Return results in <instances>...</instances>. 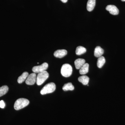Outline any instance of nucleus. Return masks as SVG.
Instances as JSON below:
<instances>
[{
	"mask_svg": "<svg viewBox=\"0 0 125 125\" xmlns=\"http://www.w3.org/2000/svg\"><path fill=\"white\" fill-rule=\"evenodd\" d=\"M29 104V101L27 99L19 98L16 101L14 105V108L15 110H20L27 106Z\"/></svg>",
	"mask_w": 125,
	"mask_h": 125,
	"instance_id": "1",
	"label": "nucleus"
},
{
	"mask_svg": "<svg viewBox=\"0 0 125 125\" xmlns=\"http://www.w3.org/2000/svg\"><path fill=\"white\" fill-rule=\"evenodd\" d=\"M55 89L56 85L54 83H48L41 90L40 94L43 95L46 94L51 93L54 92Z\"/></svg>",
	"mask_w": 125,
	"mask_h": 125,
	"instance_id": "2",
	"label": "nucleus"
},
{
	"mask_svg": "<svg viewBox=\"0 0 125 125\" xmlns=\"http://www.w3.org/2000/svg\"><path fill=\"white\" fill-rule=\"evenodd\" d=\"M72 72V68L69 64H65L62 65L61 69V73L65 77H69Z\"/></svg>",
	"mask_w": 125,
	"mask_h": 125,
	"instance_id": "3",
	"label": "nucleus"
},
{
	"mask_svg": "<svg viewBox=\"0 0 125 125\" xmlns=\"http://www.w3.org/2000/svg\"><path fill=\"white\" fill-rule=\"evenodd\" d=\"M49 76V73L46 71L38 73L36 79L37 84L38 85H42L48 79Z\"/></svg>",
	"mask_w": 125,
	"mask_h": 125,
	"instance_id": "4",
	"label": "nucleus"
},
{
	"mask_svg": "<svg viewBox=\"0 0 125 125\" xmlns=\"http://www.w3.org/2000/svg\"><path fill=\"white\" fill-rule=\"evenodd\" d=\"M48 66V64L47 62H44L40 65L37 66L33 67L32 71L35 73H39L46 71Z\"/></svg>",
	"mask_w": 125,
	"mask_h": 125,
	"instance_id": "5",
	"label": "nucleus"
},
{
	"mask_svg": "<svg viewBox=\"0 0 125 125\" xmlns=\"http://www.w3.org/2000/svg\"><path fill=\"white\" fill-rule=\"evenodd\" d=\"M37 75L35 73H32L30 74L25 81V83L28 85H33L36 82Z\"/></svg>",
	"mask_w": 125,
	"mask_h": 125,
	"instance_id": "6",
	"label": "nucleus"
},
{
	"mask_svg": "<svg viewBox=\"0 0 125 125\" xmlns=\"http://www.w3.org/2000/svg\"><path fill=\"white\" fill-rule=\"evenodd\" d=\"M106 9L109 11L110 14L113 15H117L119 13V10L114 5H108L106 7Z\"/></svg>",
	"mask_w": 125,
	"mask_h": 125,
	"instance_id": "7",
	"label": "nucleus"
},
{
	"mask_svg": "<svg viewBox=\"0 0 125 125\" xmlns=\"http://www.w3.org/2000/svg\"><path fill=\"white\" fill-rule=\"evenodd\" d=\"M67 52L65 49H59L54 52V56L57 58H62L66 55Z\"/></svg>",
	"mask_w": 125,
	"mask_h": 125,
	"instance_id": "8",
	"label": "nucleus"
},
{
	"mask_svg": "<svg viewBox=\"0 0 125 125\" xmlns=\"http://www.w3.org/2000/svg\"><path fill=\"white\" fill-rule=\"evenodd\" d=\"M85 60L83 59L79 58L74 61V64L76 69H80L81 67L85 63Z\"/></svg>",
	"mask_w": 125,
	"mask_h": 125,
	"instance_id": "9",
	"label": "nucleus"
},
{
	"mask_svg": "<svg viewBox=\"0 0 125 125\" xmlns=\"http://www.w3.org/2000/svg\"><path fill=\"white\" fill-rule=\"evenodd\" d=\"M96 0H88L87 2V10L89 11H92L96 5Z\"/></svg>",
	"mask_w": 125,
	"mask_h": 125,
	"instance_id": "10",
	"label": "nucleus"
},
{
	"mask_svg": "<svg viewBox=\"0 0 125 125\" xmlns=\"http://www.w3.org/2000/svg\"><path fill=\"white\" fill-rule=\"evenodd\" d=\"M104 52L103 49L100 46L96 47L94 49V56L96 57L102 56Z\"/></svg>",
	"mask_w": 125,
	"mask_h": 125,
	"instance_id": "11",
	"label": "nucleus"
},
{
	"mask_svg": "<svg viewBox=\"0 0 125 125\" xmlns=\"http://www.w3.org/2000/svg\"><path fill=\"white\" fill-rule=\"evenodd\" d=\"M89 64L87 63H85L80 69V73L81 75H85L89 71Z\"/></svg>",
	"mask_w": 125,
	"mask_h": 125,
	"instance_id": "12",
	"label": "nucleus"
},
{
	"mask_svg": "<svg viewBox=\"0 0 125 125\" xmlns=\"http://www.w3.org/2000/svg\"><path fill=\"white\" fill-rule=\"evenodd\" d=\"M78 81L82 83L84 85H87L88 84L89 82V78L86 75H83L80 76L78 78Z\"/></svg>",
	"mask_w": 125,
	"mask_h": 125,
	"instance_id": "13",
	"label": "nucleus"
},
{
	"mask_svg": "<svg viewBox=\"0 0 125 125\" xmlns=\"http://www.w3.org/2000/svg\"><path fill=\"white\" fill-rule=\"evenodd\" d=\"M29 75L28 72H23L22 74L18 78V83H23L24 81L27 79V77H28Z\"/></svg>",
	"mask_w": 125,
	"mask_h": 125,
	"instance_id": "14",
	"label": "nucleus"
},
{
	"mask_svg": "<svg viewBox=\"0 0 125 125\" xmlns=\"http://www.w3.org/2000/svg\"><path fill=\"white\" fill-rule=\"evenodd\" d=\"M86 51H87V50L86 48L84 47H83L79 46L76 48L75 53L78 55H80L85 53Z\"/></svg>",
	"mask_w": 125,
	"mask_h": 125,
	"instance_id": "15",
	"label": "nucleus"
},
{
	"mask_svg": "<svg viewBox=\"0 0 125 125\" xmlns=\"http://www.w3.org/2000/svg\"><path fill=\"white\" fill-rule=\"evenodd\" d=\"M105 62L106 60L104 57L102 56L99 57L97 62V67L99 68H102L105 64Z\"/></svg>",
	"mask_w": 125,
	"mask_h": 125,
	"instance_id": "16",
	"label": "nucleus"
},
{
	"mask_svg": "<svg viewBox=\"0 0 125 125\" xmlns=\"http://www.w3.org/2000/svg\"><path fill=\"white\" fill-rule=\"evenodd\" d=\"M74 89L73 85L71 83H68L65 84L62 87V90L64 91L68 90H73Z\"/></svg>",
	"mask_w": 125,
	"mask_h": 125,
	"instance_id": "17",
	"label": "nucleus"
},
{
	"mask_svg": "<svg viewBox=\"0 0 125 125\" xmlns=\"http://www.w3.org/2000/svg\"><path fill=\"white\" fill-rule=\"evenodd\" d=\"M9 87L7 85H4L0 88V97L6 94L9 91Z\"/></svg>",
	"mask_w": 125,
	"mask_h": 125,
	"instance_id": "18",
	"label": "nucleus"
},
{
	"mask_svg": "<svg viewBox=\"0 0 125 125\" xmlns=\"http://www.w3.org/2000/svg\"><path fill=\"white\" fill-rule=\"evenodd\" d=\"M5 107V104L4 101L1 100L0 101V107L1 108H4Z\"/></svg>",
	"mask_w": 125,
	"mask_h": 125,
	"instance_id": "19",
	"label": "nucleus"
},
{
	"mask_svg": "<svg viewBox=\"0 0 125 125\" xmlns=\"http://www.w3.org/2000/svg\"><path fill=\"white\" fill-rule=\"evenodd\" d=\"M60 0L63 3H66V2H67L68 0Z\"/></svg>",
	"mask_w": 125,
	"mask_h": 125,
	"instance_id": "20",
	"label": "nucleus"
},
{
	"mask_svg": "<svg viewBox=\"0 0 125 125\" xmlns=\"http://www.w3.org/2000/svg\"><path fill=\"white\" fill-rule=\"evenodd\" d=\"M122 1H125V0H121Z\"/></svg>",
	"mask_w": 125,
	"mask_h": 125,
	"instance_id": "21",
	"label": "nucleus"
}]
</instances>
